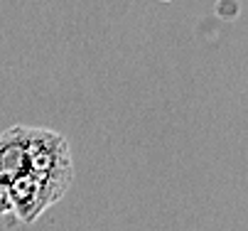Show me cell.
I'll list each match as a JSON object with an SVG mask.
<instances>
[{
  "mask_svg": "<svg viewBox=\"0 0 248 231\" xmlns=\"http://www.w3.org/2000/svg\"><path fill=\"white\" fill-rule=\"evenodd\" d=\"M25 145L27 168L17 177L8 180L5 189L13 214L20 221L32 224L72 189L74 162L66 138L57 130L25 125Z\"/></svg>",
  "mask_w": 248,
  "mask_h": 231,
  "instance_id": "obj_1",
  "label": "cell"
},
{
  "mask_svg": "<svg viewBox=\"0 0 248 231\" xmlns=\"http://www.w3.org/2000/svg\"><path fill=\"white\" fill-rule=\"evenodd\" d=\"M5 214H13V204H10V197H8L5 182L0 180V216H5Z\"/></svg>",
  "mask_w": 248,
  "mask_h": 231,
  "instance_id": "obj_2",
  "label": "cell"
}]
</instances>
